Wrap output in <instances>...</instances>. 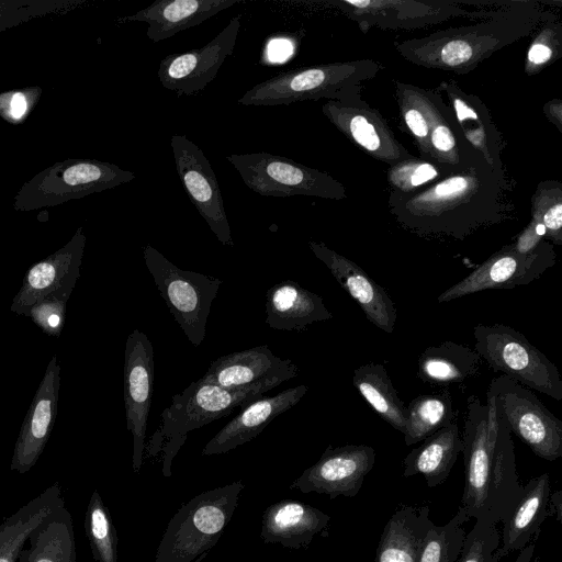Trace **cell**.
Listing matches in <instances>:
<instances>
[{
    "label": "cell",
    "instance_id": "cell-1",
    "mask_svg": "<svg viewBox=\"0 0 562 562\" xmlns=\"http://www.w3.org/2000/svg\"><path fill=\"white\" fill-rule=\"evenodd\" d=\"M505 184L504 169L480 158L414 192H390L387 203L395 221L418 236L464 240L504 220Z\"/></svg>",
    "mask_w": 562,
    "mask_h": 562
},
{
    "label": "cell",
    "instance_id": "cell-2",
    "mask_svg": "<svg viewBox=\"0 0 562 562\" xmlns=\"http://www.w3.org/2000/svg\"><path fill=\"white\" fill-rule=\"evenodd\" d=\"M462 454L464 488L461 507L469 518L497 525L514 508L521 491L512 432L486 395L467 401Z\"/></svg>",
    "mask_w": 562,
    "mask_h": 562
},
{
    "label": "cell",
    "instance_id": "cell-3",
    "mask_svg": "<svg viewBox=\"0 0 562 562\" xmlns=\"http://www.w3.org/2000/svg\"><path fill=\"white\" fill-rule=\"evenodd\" d=\"M542 21L540 10L526 3L497 11L472 25L396 42L394 47L414 65L464 75L497 50L531 34Z\"/></svg>",
    "mask_w": 562,
    "mask_h": 562
},
{
    "label": "cell",
    "instance_id": "cell-4",
    "mask_svg": "<svg viewBox=\"0 0 562 562\" xmlns=\"http://www.w3.org/2000/svg\"><path fill=\"white\" fill-rule=\"evenodd\" d=\"M278 386L262 382L239 387H223L201 379L192 382L181 393L175 394L171 404L160 415V427L150 440L154 448L164 452L162 474L171 475V462L187 439L188 432L229 415L262 394Z\"/></svg>",
    "mask_w": 562,
    "mask_h": 562
},
{
    "label": "cell",
    "instance_id": "cell-5",
    "mask_svg": "<svg viewBox=\"0 0 562 562\" xmlns=\"http://www.w3.org/2000/svg\"><path fill=\"white\" fill-rule=\"evenodd\" d=\"M382 65L371 59L335 61L292 68L259 82L237 101L239 105L276 106L321 99L340 100L361 92Z\"/></svg>",
    "mask_w": 562,
    "mask_h": 562
},
{
    "label": "cell",
    "instance_id": "cell-6",
    "mask_svg": "<svg viewBox=\"0 0 562 562\" xmlns=\"http://www.w3.org/2000/svg\"><path fill=\"white\" fill-rule=\"evenodd\" d=\"M244 487L233 482L183 504L169 520L154 562H192L207 552L233 518Z\"/></svg>",
    "mask_w": 562,
    "mask_h": 562
},
{
    "label": "cell",
    "instance_id": "cell-7",
    "mask_svg": "<svg viewBox=\"0 0 562 562\" xmlns=\"http://www.w3.org/2000/svg\"><path fill=\"white\" fill-rule=\"evenodd\" d=\"M135 173L93 158H68L42 170L14 195L16 211H36L99 193L135 179Z\"/></svg>",
    "mask_w": 562,
    "mask_h": 562
},
{
    "label": "cell",
    "instance_id": "cell-8",
    "mask_svg": "<svg viewBox=\"0 0 562 562\" xmlns=\"http://www.w3.org/2000/svg\"><path fill=\"white\" fill-rule=\"evenodd\" d=\"M473 336V350L494 372H502L557 401L562 400V379L558 368L520 331L504 324H479Z\"/></svg>",
    "mask_w": 562,
    "mask_h": 562
},
{
    "label": "cell",
    "instance_id": "cell-9",
    "mask_svg": "<svg viewBox=\"0 0 562 562\" xmlns=\"http://www.w3.org/2000/svg\"><path fill=\"white\" fill-rule=\"evenodd\" d=\"M145 265L169 312L194 347L205 338L211 305L222 280L182 270L150 245L143 248Z\"/></svg>",
    "mask_w": 562,
    "mask_h": 562
},
{
    "label": "cell",
    "instance_id": "cell-10",
    "mask_svg": "<svg viewBox=\"0 0 562 562\" xmlns=\"http://www.w3.org/2000/svg\"><path fill=\"white\" fill-rule=\"evenodd\" d=\"M226 159L238 171L246 187L262 196L347 198L344 184L330 175L288 157L259 151L233 154Z\"/></svg>",
    "mask_w": 562,
    "mask_h": 562
},
{
    "label": "cell",
    "instance_id": "cell-11",
    "mask_svg": "<svg viewBox=\"0 0 562 562\" xmlns=\"http://www.w3.org/2000/svg\"><path fill=\"white\" fill-rule=\"evenodd\" d=\"M486 395L509 431L536 456L548 461L562 457V422L530 389L502 374L491 381Z\"/></svg>",
    "mask_w": 562,
    "mask_h": 562
},
{
    "label": "cell",
    "instance_id": "cell-12",
    "mask_svg": "<svg viewBox=\"0 0 562 562\" xmlns=\"http://www.w3.org/2000/svg\"><path fill=\"white\" fill-rule=\"evenodd\" d=\"M555 259L553 245L546 240L530 252H520L513 244L506 245L470 274L440 293L437 301L448 303L484 290L527 285L553 267Z\"/></svg>",
    "mask_w": 562,
    "mask_h": 562
},
{
    "label": "cell",
    "instance_id": "cell-13",
    "mask_svg": "<svg viewBox=\"0 0 562 562\" xmlns=\"http://www.w3.org/2000/svg\"><path fill=\"white\" fill-rule=\"evenodd\" d=\"M322 112L350 142L389 167L414 158L397 140L383 115L367 103L360 92L327 100Z\"/></svg>",
    "mask_w": 562,
    "mask_h": 562
},
{
    "label": "cell",
    "instance_id": "cell-14",
    "mask_svg": "<svg viewBox=\"0 0 562 562\" xmlns=\"http://www.w3.org/2000/svg\"><path fill=\"white\" fill-rule=\"evenodd\" d=\"M240 26L241 14H236L202 47L167 55L157 71L161 86L178 97L203 91L215 79L226 58L233 55Z\"/></svg>",
    "mask_w": 562,
    "mask_h": 562
},
{
    "label": "cell",
    "instance_id": "cell-15",
    "mask_svg": "<svg viewBox=\"0 0 562 562\" xmlns=\"http://www.w3.org/2000/svg\"><path fill=\"white\" fill-rule=\"evenodd\" d=\"M170 146L179 179L190 201L218 241L233 247L224 199L209 159L186 135H172Z\"/></svg>",
    "mask_w": 562,
    "mask_h": 562
},
{
    "label": "cell",
    "instance_id": "cell-16",
    "mask_svg": "<svg viewBox=\"0 0 562 562\" xmlns=\"http://www.w3.org/2000/svg\"><path fill=\"white\" fill-rule=\"evenodd\" d=\"M154 390V347L147 335L133 329L124 352V403L127 429L133 436V471L143 463L148 414Z\"/></svg>",
    "mask_w": 562,
    "mask_h": 562
},
{
    "label": "cell",
    "instance_id": "cell-17",
    "mask_svg": "<svg viewBox=\"0 0 562 562\" xmlns=\"http://www.w3.org/2000/svg\"><path fill=\"white\" fill-rule=\"evenodd\" d=\"M375 462V451L367 445L328 446L319 460L307 468L289 488L326 494L330 499L356 496Z\"/></svg>",
    "mask_w": 562,
    "mask_h": 562
},
{
    "label": "cell",
    "instance_id": "cell-18",
    "mask_svg": "<svg viewBox=\"0 0 562 562\" xmlns=\"http://www.w3.org/2000/svg\"><path fill=\"white\" fill-rule=\"evenodd\" d=\"M85 245L86 235L82 227H78L65 246L30 267L10 310L23 315L29 307L45 297L68 300L80 276Z\"/></svg>",
    "mask_w": 562,
    "mask_h": 562
},
{
    "label": "cell",
    "instance_id": "cell-19",
    "mask_svg": "<svg viewBox=\"0 0 562 562\" xmlns=\"http://www.w3.org/2000/svg\"><path fill=\"white\" fill-rule=\"evenodd\" d=\"M60 387V367L57 357L49 360L19 432L10 464L11 471L29 472L37 462L50 437Z\"/></svg>",
    "mask_w": 562,
    "mask_h": 562
},
{
    "label": "cell",
    "instance_id": "cell-20",
    "mask_svg": "<svg viewBox=\"0 0 562 562\" xmlns=\"http://www.w3.org/2000/svg\"><path fill=\"white\" fill-rule=\"evenodd\" d=\"M308 247L325 263L340 286L359 304L367 319L383 331L392 334L397 312L387 292L361 267L324 243L311 240Z\"/></svg>",
    "mask_w": 562,
    "mask_h": 562
},
{
    "label": "cell",
    "instance_id": "cell-21",
    "mask_svg": "<svg viewBox=\"0 0 562 562\" xmlns=\"http://www.w3.org/2000/svg\"><path fill=\"white\" fill-rule=\"evenodd\" d=\"M360 26L384 29H415L442 22L450 16L469 14L462 8L446 1H331Z\"/></svg>",
    "mask_w": 562,
    "mask_h": 562
},
{
    "label": "cell",
    "instance_id": "cell-22",
    "mask_svg": "<svg viewBox=\"0 0 562 562\" xmlns=\"http://www.w3.org/2000/svg\"><path fill=\"white\" fill-rule=\"evenodd\" d=\"M297 374L299 367L292 360L281 359L263 345L218 357L210 363L201 380L223 387L262 382L280 385Z\"/></svg>",
    "mask_w": 562,
    "mask_h": 562
},
{
    "label": "cell",
    "instance_id": "cell-23",
    "mask_svg": "<svg viewBox=\"0 0 562 562\" xmlns=\"http://www.w3.org/2000/svg\"><path fill=\"white\" fill-rule=\"evenodd\" d=\"M304 384L274 396L258 397L243 407L202 449V456L226 453L257 437L276 417L292 408L306 394Z\"/></svg>",
    "mask_w": 562,
    "mask_h": 562
},
{
    "label": "cell",
    "instance_id": "cell-24",
    "mask_svg": "<svg viewBox=\"0 0 562 562\" xmlns=\"http://www.w3.org/2000/svg\"><path fill=\"white\" fill-rule=\"evenodd\" d=\"M330 516L308 504L282 499L268 506L261 520L265 543L284 548H307L315 536H328Z\"/></svg>",
    "mask_w": 562,
    "mask_h": 562
},
{
    "label": "cell",
    "instance_id": "cell-25",
    "mask_svg": "<svg viewBox=\"0 0 562 562\" xmlns=\"http://www.w3.org/2000/svg\"><path fill=\"white\" fill-rule=\"evenodd\" d=\"M241 0H156L134 14L117 19L119 23H146L147 37L154 43L175 36L211 19Z\"/></svg>",
    "mask_w": 562,
    "mask_h": 562
},
{
    "label": "cell",
    "instance_id": "cell-26",
    "mask_svg": "<svg viewBox=\"0 0 562 562\" xmlns=\"http://www.w3.org/2000/svg\"><path fill=\"white\" fill-rule=\"evenodd\" d=\"M550 493L548 473L532 477L521 485L516 505L501 521L503 528L501 543L494 554L495 562H499L501 559L514 551H520L532 540L538 539L541 526L549 517Z\"/></svg>",
    "mask_w": 562,
    "mask_h": 562
},
{
    "label": "cell",
    "instance_id": "cell-27",
    "mask_svg": "<svg viewBox=\"0 0 562 562\" xmlns=\"http://www.w3.org/2000/svg\"><path fill=\"white\" fill-rule=\"evenodd\" d=\"M436 90L447 95V104L468 144L491 166L503 169L502 136L485 104L476 95L464 92L452 80L442 81Z\"/></svg>",
    "mask_w": 562,
    "mask_h": 562
},
{
    "label": "cell",
    "instance_id": "cell-28",
    "mask_svg": "<svg viewBox=\"0 0 562 562\" xmlns=\"http://www.w3.org/2000/svg\"><path fill=\"white\" fill-rule=\"evenodd\" d=\"M333 317L322 296L295 281L279 282L266 293V324L272 329L303 331Z\"/></svg>",
    "mask_w": 562,
    "mask_h": 562
},
{
    "label": "cell",
    "instance_id": "cell-29",
    "mask_svg": "<svg viewBox=\"0 0 562 562\" xmlns=\"http://www.w3.org/2000/svg\"><path fill=\"white\" fill-rule=\"evenodd\" d=\"M429 506L400 504L380 537L374 562H418L419 553L434 525Z\"/></svg>",
    "mask_w": 562,
    "mask_h": 562
},
{
    "label": "cell",
    "instance_id": "cell-30",
    "mask_svg": "<svg viewBox=\"0 0 562 562\" xmlns=\"http://www.w3.org/2000/svg\"><path fill=\"white\" fill-rule=\"evenodd\" d=\"M462 452V439L457 423L440 428L423 440L403 460V476L422 474L428 487L443 483Z\"/></svg>",
    "mask_w": 562,
    "mask_h": 562
},
{
    "label": "cell",
    "instance_id": "cell-31",
    "mask_svg": "<svg viewBox=\"0 0 562 562\" xmlns=\"http://www.w3.org/2000/svg\"><path fill=\"white\" fill-rule=\"evenodd\" d=\"M65 506L58 482L27 502L0 524V562H18L30 533L55 509Z\"/></svg>",
    "mask_w": 562,
    "mask_h": 562
},
{
    "label": "cell",
    "instance_id": "cell-32",
    "mask_svg": "<svg viewBox=\"0 0 562 562\" xmlns=\"http://www.w3.org/2000/svg\"><path fill=\"white\" fill-rule=\"evenodd\" d=\"M19 562H77L70 512L61 506L50 513L29 536Z\"/></svg>",
    "mask_w": 562,
    "mask_h": 562
},
{
    "label": "cell",
    "instance_id": "cell-33",
    "mask_svg": "<svg viewBox=\"0 0 562 562\" xmlns=\"http://www.w3.org/2000/svg\"><path fill=\"white\" fill-rule=\"evenodd\" d=\"M481 358L470 347L445 341L427 347L418 357L417 376L427 384L448 386L476 374Z\"/></svg>",
    "mask_w": 562,
    "mask_h": 562
},
{
    "label": "cell",
    "instance_id": "cell-34",
    "mask_svg": "<svg viewBox=\"0 0 562 562\" xmlns=\"http://www.w3.org/2000/svg\"><path fill=\"white\" fill-rule=\"evenodd\" d=\"M352 383L384 422L404 434L406 406L381 363H366L355 369Z\"/></svg>",
    "mask_w": 562,
    "mask_h": 562
},
{
    "label": "cell",
    "instance_id": "cell-35",
    "mask_svg": "<svg viewBox=\"0 0 562 562\" xmlns=\"http://www.w3.org/2000/svg\"><path fill=\"white\" fill-rule=\"evenodd\" d=\"M429 146L430 161L448 171L484 158L468 144L441 94L429 134Z\"/></svg>",
    "mask_w": 562,
    "mask_h": 562
},
{
    "label": "cell",
    "instance_id": "cell-36",
    "mask_svg": "<svg viewBox=\"0 0 562 562\" xmlns=\"http://www.w3.org/2000/svg\"><path fill=\"white\" fill-rule=\"evenodd\" d=\"M394 86L402 122L413 136L422 158L430 161L429 134L440 93L401 81H395Z\"/></svg>",
    "mask_w": 562,
    "mask_h": 562
},
{
    "label": "cell",
    "instance_id": "cell-37",
    "mask_svg": "<svg viewBox=\"0 0 562 562\" xmlns=\"http://www.w3.org/2000/svg\"><path fill=\"white\" fill-rule=\"evenodd\" d=\"M456 413L448 392L425 394L413 398L406 406L404 441L406 446L418 443L453 423Z\"/></svg>",
    "mask_w": 562,
    "mask_h": 562
},
{
    "label": "cell",
    "instance_id": "cell-38",
    "mask_svg": "<svg viewBox=\"0 0 562 562\" xmlns=\"http://www.w3.org/2000/svg\"><path fill=\"white\" fill-rule=\"evenodd\" d=\"M85 530L95 562H117V535L108 507L95 490L85 515Z\"/></svg>",
    "mask_w": 562,
    "mask_h": 562
},
{
    "label": "cell",
    "instance_id": "cell-39",
    "mask_svg": "<svg viewBox=\"0 0 562 562\" xmlns=\"http://www.w3.org/2000/svg\"><path fill=\"white\" fill-rule=\"evenodd\" d=\"M470 518L460 506L457 514L443 526L432 525L424 540L418 562H456L461 553Z\"/></svg>",
    "mask_w": 562,
    "mask_h": 562
},
{
    "label": "cell",
    "instance_id": "cell-40",
    "mask_svg": "<svg viewBox=\"0 0 562 562\" xmlns=\"http://www.w3.org/2000/svg\"><path fill=\"white\" fill-rule=\"evenodd\" d=\"M532 222L544 229V238L562 245V186L558 181L540 182L531 198Z\"/></svg>",
    "mask_w": 562,
    "mask_h": 562
},
{
    "label": "cell",
    "instance_id": "cell-41",
    "mask_svg": "<svg viewBox=\"0 0 562 562\" xmlns=\"http://www.w3.org/2000/svg\"><path fill=\"white\" fill-rule=\"evenodd\" d=\"M87 0H0V32L49 14H65Z\"/></svg>",
    "mask_w": 562,
    "mask_h": 562
},
{
    "label": "cell",
    "instance_id": "cell-42",
    "mask_svg": "<svg viewBox=\"0 0 562 562\" xmlns=\"http://www.w3.org/2000/svg\"><path fill=\"white\" fill-rule=\"evenodd\" d=\"M447 172L449 171L440 166L414 157L390 167L386 177L391 192L405 194L441 178Z\"/></svg>",
    "mask_w": 562,
    "mask_h": 562
},
{
    "label": "cell",
    "instance_id": "cell-43",
    "mask_svg": "<svg viewBox=\"0 0 562 562\" xmlns=\"http://www.w3.org/2000/svg\"><path fill=\"white\" fill-rule=\"evenodd\" d=\"M501 543L496 525L475 520L465 535L461 553L456 562H495L494 554Z\"/></svg>",
    "mask_w": 562,
    "mask_h": 562
},
{
    "label": "cell",
    "instance_id": "cell-44",
    "mask_svg": "<svg viewBox=\"0 0 562 562\" xmlns=\"http://www.w3.org/2000/svg\"><path fill=\"white\" fill-rule=\"evenodd\" d=\"M67 301L48 296L29 307L23 315L31 317L45 334L58 337L64 327Z\"/></svg>",
    "mask_w": 562,
    "mask_h": 562
},
{
    "label": "cell",
    "instance_id": "cell-45",
    "mask_svg": "<svg viewBox=\"0 0 562 562\" xmlns=\"http://www.w3.org/2000/svg\"><path fill=\"white\" fill-rule=\"evenodd\" d=\"M40 87L12 89L0 93V116L12 124L22 123L37 103Z\"/></svg>",
    "mask_w": 562,
    "mask_h": 562
},
{
    "label": "cell",
    "instance_id": "cell-46",
    "mask_svg": "<svg viewBox=\"0 0 562 562\" xmlns=\"http://www.w3.org/2000/svg\"><path fill=\"white\" fill-rule=\"evenodd\" d=\"M555 27H542L540 33L535 37L531 43L526 59V71L530 74L538 72L543 66L554 59L555 52L552 44H554Z\"/></svg>",
    "mask_w": 562,
    "mask_h": 562
},
{
    "label": "cell",
    "instance_id": "cell-47",
    "mask_svg": "<svg viewBox=\"0 0 562 562\" xmlns=\"http://www.w3.org/2000/svg\"><path fill=\"white\" fill-rule=\"evenodd\" d=\"M269 44V57L273 61L282 60L293 52V44L283 38H276Z\"/></svg>",
    "mask_w": 562,
    "mask_h": 562
},
{
    "label": "cell",
    "instance_id": "cell-48",
    "mask_svg": "<svg viewBox=\"0 0 562 562\" xmlns=\"http://www.w3.org/2000/svg\"><path fill=\"white\" fill-rule=\"evenodd\" d=\"M548 514L553 516L558 522L562 518V491L550 493L548 501Z\"/></svg>",
    "mask_w": 562,
    "mask_h": 562
},
{
    "label": "cell",
    "instance_id": "cell-49",
    "mask_svg": "<svg viewBox=\"0 0 562 562\" xmlns=\"http://www.w3.org/2000/svg\"><path fill=\"white\" fill-rule=\"evenodd\" d=\"M537 539L532 540L528 546L519 551L515 562H538V558H533Z\"/></svg>",
    "mask_w": 562,
    "mask_h": 562
}]
</instances>
